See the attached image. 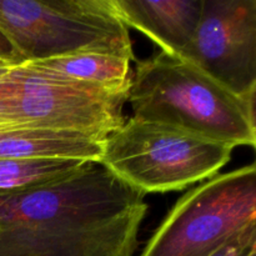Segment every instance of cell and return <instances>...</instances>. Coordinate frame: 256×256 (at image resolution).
I'll list each match as a JSON object with an SVG mask.
<instances>
[{"label": "cell", "instance_id": "1", "mask_svg": "<svg viewBox=\"0 0 256 256\" xmlns=\"http://www.w3.org/2000/svg\"><path fill=\"white\" fill-rule=\"evenodd\" d=\"M132 118L162 122L232 146H255V99H244L180 56L136 62L128 94Z\"/></svg>", "mask_w": 256, "mask_h": 256}, {"label": "cell", "instance_id": "2", "mask_svg": "<svg viewBox=\"0 0 256 256\" xmlns=\"http://www.w3.org/2000/svg\"><path fill=\"white\" fill-rule=\"evenodd\" d=\"M235 148L149 120L130 118L104 140L100 164L136 192L182 190L219 174Z\"/></svg>", "mask_w": 256, "mask_h": 256}, {"label": "cell", "instance_id": "3", "mask_svg": "<svg viewBox=\"0 0 256 256\" xmlns=\"http://www.w3.org/2000/svg\"><path fill=\"white\" fill-rule=\"evenodd\" d=\"M0 30L22 64L82 52L135 60L114 0H0Z\"/></svg>", "mask_w": 256, "mask_h": 256}, {"label": "cell", "instance_id": "4", "mask_svg": "<svg viewBox=\"0 0 256 256\" xmlns=\"http://www.w3.org/2000/svg\"><path fill=\"white\" fill-rule=\"evenodd\" d=\"M256 222V168L218 174L180 198L140 256H212Z\"/></svg>", "mask_w": 256, "mask_h": 256}, {"label": "cell", "instance_id": "5", "mask_svg": "<svg viewBox=\"0 0 256 256\" xmlns=\"http://www.w3.org/2000/svg\"><path fill=\"white\" fill-rule=\"evenodd\" d=\"M125 96L74 84L26 64L0 75V129H72L105 140L125 122Z\"/></svg>", "mask_w": 256, "mask_h": 256}, {"label": "cell", "instance_id": "6", "mask_svg": "<svg viewBox=\"0 0 256 256\" xmlns=\"http://www.w3.org/2000/svg\"><path fill=\"white\" fill-rule=\"evenodd\" d=\"M144 196L99 162H88L49 184L0 194V230L99 222L144 204Z\"/></svg>", "mask_w": 256, "mask_h": 256}, {"label": "cell", "instance_id": "7", "mask_svg": "<svg viewBox=\"0 0 256 256\" xmlns=\"http://www.w3.org/2000/svg\"><path fill=\"white\" fill-rule=\"evenodd\" d=\"M179 56L238 96L255 99L256 0H204L194 38Z\"/></svg>", "mask_w": 256, "mask_h": 256}, {"label": "cell", "instance_id": "8", "mask_svg": "<svg viewBox=\"0 0 256 256\" xmlns=\"http://www.w3.org/2000/svg\"><path fill=\"white\" fill-rule=\"evenodd\" d=\"M146 212L144 202L99 222L0 230V256H134Z\"/></svg>", "mask_w": 256, "mask_h": 256}, {"label": "cell", "instance_id": "9", "mask_svg": "<svg viewBox=\"0 0 256 256\" xmlns=\"http://www.w3.org/2000/svg\"><path fill=\"white\" fill-rule=\"evenodd\" d=\"M128 28L149 38L162 52L179 56L194 38L204 0H114Z\"/></svg>", "mask_w": 256, "mask_h": 256}, {"label": "cell", "instance_id": "10", "mask_svg": "<svg viewBox=\"0 0 256 256\" xmlns=\"http://www.w3.org/2000/svg\"><path fill=\"white\" fill-rule=\"evenodd\" d=\"M104 139L72 129H0V159H70L100 162Z\"/></svg>", "mask_w": 256, "mask_h": 256}, {"label": "cell", "instance_id": "11", "mask_svg": "<svg viewBox=\"0 0 256 256\" xmlns=\"http://www.w3.org/2000/svg\"><path fill=\"white\" fill-rule=\"evenodd\" d=\"M130 62L128 58L110 52H82L24 64L66 82L128 99L132 82Z\"/></svg>", "mask_w": 256, "mask_h": 256}, {"label": "cell", "instance_id": "12", "mask_svg": "<svg viewBox=\"0 0 256 256\" xmlns=\"http://www.w3.org/2000/svg\"><path fill=\"white\" fill-rule=\"evenodd\" d=\"M88 162L70 159H0V194L25 192L59 180Z\"/></svg>", "mask_w": 256, "mask_h": 256}, {"label": "cell", "instance_id": "13", "mask_svg": "<svg viewBox=\"0 0 256 256\" xmlns=\"http://www.w3.org/2000/svg\"><path fill=\"white\" fill-rule=\"evenodd\" d=\"M256 248V222H252L212 256H246Z\"/></svg>", "mask_w": 256, "mask_h": 256}, {"label": "cell", "instance_id": "14", "mask_svg": "<svg viewBox=\"0 0 256 256\" xmlns=\"http://www.w3.org/2000/svg\"><path fill=\"white\" fill-rule=\"evenodd\" d=\"M0 59L15 62V64H22L16 50L14 49V46L9 42V39L2 34V30H0Z\"/></svg>", "mask_w": 256, "mask_h": 256}, {"label": "cell", "instance_id": "15", "mask_svg": "<svg viewBox=\"0 0 256 256\" xmlns=\"http://www.w3.org/2000/svg\"><path fill=\"white\" fill-rule=\"evenodd\" d=\"M15 65H19V64H15V62H8V60L0 59V75H4L5 72H9V70L12 69V68H14Z\"/></svg>", "mask_w": 256, "mask_h": 256}, {"label": "cell", "instance_id": "16", "mask_svg": "<svg viewBox=\"0 0 256 256\" xmlns=\"http://www.w3.org/2000/svg\"><path fill=\"white\" fill-rule=\"evenodd\" d=\"M246 256H256V248H255V249L250 250V252H249V254H248Z\"/></svg>", "mask_w": 256, "mask_h": 256}]
</instances>
